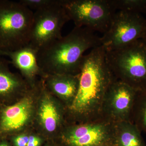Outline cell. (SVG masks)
<instances>
[{"label": "cell", "mask_w": 146, "mask_h": 146, "mask_svg": "<svg viewBox=\"0 0 146 146\" xmlns=\"http://www.w3.org/2000/svg\"><path fill=\"white\" fill-rule=\"evenodd\" d=\"M37 50L29 44L16 50L0 52V56H7L10 62L28 78H33L42 72L37 61Z\"/></svg>", "instance_id": "obj_11"}, {"label": "cell", "mask_w": 146, "mask_h": 146, "mask_svg": "<svg viewBox=\"0 0 146 146\" xmlns=\"http://www.w3.org/2000/svg\"><path fill=\"white\" fill-rule=\"evenodd\" d=\"M8 64V61L0 57V99L10 98L24 85L20 78L11 72Z\"/></svg>", "instance_id": "obj_14"}, {"label": "cell", "mask_w": 146, "mask_h": 146, "mask_svg": "<svg viewBox=\"0 0 146 146\" xmlns=\"http://www.w3.org/2000/svg\"><path fill=\"white\" fill-rule=\"evenodd\" d=\"M19 1L31 10L35 11L60 4L61 0H21Z\"/></svg>", "instance_id": "obj_18"}, {"label": "cell", "mask_w": 146, "mask_h": 146, "mask_svg": "<svg viewBox=\"0 0 146 146\" xmlns=\"http://www.w3.org/2000/svg\"><path fill=\"white\" fill-rule=\"evenodd\" d=\"M116 11H123L141 14L146 13V0H110Z\"/></svg>", "instance_id": "obj_17"}, {"label": "cell", "mask_w": 146, "mask_h": 146, "mask_svg": "<svg viewBox=\"0 0 146 146\" xmlns=\"http://www.w3.org/2000/svg\"><path fill=\"white\" fill-rule=\"evenodd\" d=\"M114 124L100 117L69 129L61 138L62 146H106L113 143Z\"/></svg>", "instance_id": "obj_8"}, {"label": "cell", "mask_w": 146, "mask_h": 146, "mask_svg": "<svg viewBox=\"0 0 146 146\" xmlns=\"http://www.w3.org/2000/svg\"><path fill=\"white\" fill-rule=\"evenodd\" d=\"M29 136L21 134L11 137V144L13 146H27Z\"/></svg>", "instance_id": "obj_19"}, {"label": "cell", "mask_w": 146, "mask_h": 146, "mask_svg": "<svg viewBox=\"0 0 146 146\" xmlns=\"http://www.w3.org/2000/svg\"><path fill=\"white\" fill-rule=\"evenodd\" d=\"M33 15L32 10L19 1L0 0V52L29 44Z\"/></svg>", "instance_id": "obj_4"}, {"label": "cell", "mask_w": 146, "mask_h": 146, "mask_svg": "<svg viewBox=\"0 0 146 146\" xmlns=\"http://www.w3.org/2000/svg\"><path fill=\"white\" fill-rule=\"evenodd\" d=\"M142 39L143 40L144 42H145L146 44V32L145 33V35H144L143 37V38H142Z\"/></svg>", "instance_id": "obj_22"}, {"label": "cell", "mask_w": 146, "mask_h": 146, "mask_svg": "<svg viewBox=\"0 0 146 146\" xmlns=\"http://www.w3.org/2000/svg\"><path fill=\"white\" fill-rule=\"evenodd\" d=\"M106 146H115V145H114V144L113 143H111L109 144V145H107Z\"/></svg>", "instance_id": "obj_23"}, {"label": "cell", "mask_w": 146, "mask_h": 146, "mask_svg": "<svg viewBox=\"0 0 146 146\" xmlns=\"http://www.w3.org/2000/svg\"><path fill=\"white\" fill-rule=\"evenodd\" d=\"M141 133L130 121L115 123L113 144L115 146H146Z\"/></svg>", "instance_id": "obj_13"}, {"label": "cell", "mask_w": 146, "mask_h": 146, "mask_svg": "<svg viewBox=\"0 0 146 146\" xmlns=\"http://www.w3.org/2000/svg\"><path fill=\"white\" fill-rule=\"evenodd\" d=\"M106 58L117 80L138 92L146 91V44L143 39L106 51Z\"/></svg>", "instance_id": "obj_3"}, {"label": "cell", "mask_w": 146, "mask_h": 146, "mask_svg": "<svg viewBox=\"0 0 146 146\" xmlns=\"http://www.w3.org/2000/svg\"><path fill=\"white\" fill-rule=\"evenodd\" d=\"M101 46L100 37L86 27H75L65 36L37 51L42 72L50 74H78L84 53Z\"/></svg>", "instance_id": "obj_2"}, {"label": "cell", "mask_w": 146, "mask_h": 146, "mask_svg": "<svg viewBox=\"0 0 146 146\" xmlns=\"http://www.w3.org/2000/svg\"><path fill=\"white\" fill-rule=\"evenodd\" d=\"M30 98H24L13 104L4 106L0 110V136L3 137L18 130L31 116L33 102Z\"/></svg>", "instance_id": "obj_10"}, {"label": "cell", "mask_w": 146, "mask_h": 146, "mask_svg": "<svg viewBox=\"0 0 146 146\" xmlns=\"http://www.w3.org/2000/svg\"><path fill=\"white\" fill-rule=\"evenodd\" d=\"M138 92L116 79L109 86L105 96L101 117L113 123L131 121Z\"/></svg>", "instance_id": "obj_9"}, {"label": "cell", "mask_w": 146, "mask_h": 146, "mask_svg": "<svg viewBox=\"0 0 146 146\" xmlns=\"http://www.w3.org/2000/svg\"><path fill=\"white\" fill-rule=\"evenodd\" d=\"M50 98L46 96L39 110V117L43 126L48 132L54 131L59 123L60 117L57 108Z\"/></svg>", "instance_id": "obj_15"}, {"label": "cell", "mask_w": 146, "mask_h": 146, "mask_svg": "<svg viewBox=\"0 0 146 146\" xmlns=\"http://www.w3.org/2000/svg\"><path fill=\"white\" fill-rule=\"evenodd\" d=\"M0 146H12V145L5 138L0 137Z\"/></svg>", "instance_id": "obj_21"}, {"label": "cell", "mask_w": 146, "mask_h": 146, "mask_svg": "<svg viewBox=\"0 0 146 146\" xmlns=\"http://www.w3.org/2000/svg\"><path fill=\"white\" fill-rule=\"evenodd\" d=\"M62 3L33 12L29 44L37 51L62 37L63 26L70 21Z\"/></svg>", "instance_id": "obj_7"}, {"label": "cell", "mask_w": 146, "mask_h": 146, "mask_svg": "<svg viewBox=\"0 0 146 146\" xmlns=\"http://www.w3.org/2000/svg\"><path fill=\"white\" fill-rule=\"evenodd\" d=\"M62 5L75 27L103 34L117 11L110 0H62Z\"/></svg>", "instance_id": "obj_5"}, {"label": "cell", "mask_w": 146, "mask_h": 146, "mask_svg": "<svg viewBox=\"0 0 146 146\" xmlns=\"http://www.w3.org/2000/svg\"></svg>", "instance_id": "obj_24"}, {"label": "cell", "mask_w": 146, "mask_h": 146, "mask_svg": "<svg viewBox=\"0 0 146 146\" xmlns=\"http://www.w3.org/2000/svg\"><path fill=\"white\" fill-rule=\"evenodd\" d=\"M79 76V74H50L48 84L56 95L72 103L78 90Z\"/></svg>", "instance_id": "obj_12"}, {"label": "cell", "mask_w": 146, "mask_h": 146, "mask_svg": "<svg viewBox=\"0 0 146 146\" xmlns=\"http://www.w3.org/2000/svg\"><path fill=\"white\" fill-rule=\"evenodd\" d=\"M131 122L146 133V91L138 92L131 115Z\"/></svg>", "instance_id": "obj_16"}, {"label": "cell", "mask_w": 146, "mask_h": 146, "mask_svg": "<svg viewBox=\"0 0 146 146\" xmlns=\"http://www.w3.org/2000/svg\"><path fill=\"white\" fill-rule=\"evenodd\" d=\"M146 32V19L129 11H117L108 30L100 37L106 51L121 48L142 39Z\"/></svg>", "instance_id": "obj_6"}, {"label": "cell", "mask_w": 146, "mask_h": 146, "mask_svg": "<svg viewBox=\"0 0 146 146\" xmlns=\"http://www.w3.org/2000/svg\"><path fill=\"white\" fill-rule=\"evenodd\" d=\"M43 140L38 136L31 135L29 137V140L27 146H41Z\"/></svg>", "instance_id": "obj_20"}, {"label": "cell", "mask_w": 146, "mask_h": 146, "mask_svg": "<svg viewBox=\"0 0 146 146\" xmlns=\"http://www.w3.org/2000/svg\"><path fill=\"white\" fill-rule=\"evenodd\" d=\"M79 75L78 90L69 109L84 118L85 122L102 117L106 94L117 79L106 62V50L102 46L84 55Z\"/></svg>", "instance_id": "obj_1"}]
</instances>
